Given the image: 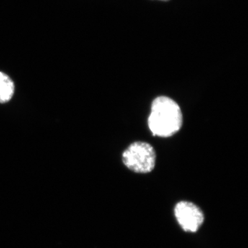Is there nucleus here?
Returning a JSON list of instances; mask_svg holds the SVG:
<instances>
[{
    "label": "nucleus",
    "mask_w": 248,
    "mask_h": 248,
    "mask_svg": "<svg viewBox=\"0 0 248 248\" xmlns=\"http://www.w3.org/2000/svg\"><path fill=\"white\" fill-rule=\"evenodd\" d=\"M148 124L153 136L170 138L182 128V109L174 99L159 96L152 102Z\"/></svg>",
    "instance_id": "f257e3e1"
},
{
    "label": "nucleus",
    "mask_w": 248,
    "mask_h": 248,
    "mask_svg": "<svg viewBox=\"0 0 248 248\" xmlns=\"http://www.w3.org/2000/svg\"><path fill=\"white\" fill-rule=\"evenodd\" d=\"M156 159L155 148L146 142H134L122 154L124 164L133 172L140 174L152 172L156 165Z\"/></svg>",
    "instance_id": "f03ea898"
},
{
    "label": "nucleus",
    "mask_w": 248,
    "mask_h": 248,
    "mask_svg": "<svg viewBox=\"0 0 248 248\" xmlns=\"http://www.w3.org/2000/svg\"><path fill=\"white\" fill-rule=\"evenodd\" d=\"M174 213L179 226L184 231L190 232L198 231L205 219L200 207L187 201L178 202L174 207Z\"/></svg>",
    "instance_id": "7ed1b4c3"
},
{
    "label": "nucleus",
    "mask_w": 248,
    "mask_h": 248,
    "mask_svg": "<svg viewBox=\"0 0 248 248\" xmlns=\"http://www.w3.org/2000/svg\"><path fill=\"white\" fill-rule=\"evenodd\" d=\"M16 86L13 79L7 74L0 71V104L9 102L15 94Z\"/></svg>",
    "instance_id": "20e7f679"
},
{
    "label": "nucleus",
    "mask_w": 248,
    "mask_h": 248,
    "mask_svg": "<svg viewBox=\"0 0 248 248\" xmlns=\"http://www.w3.org/2000/svg\"><path fill=\"white\" fill-rule=\"evenodd\" d=\"M161 1H169V0H161Z\"/></svg>",
    "instance_id": "39448f33"
}]
</instances>
